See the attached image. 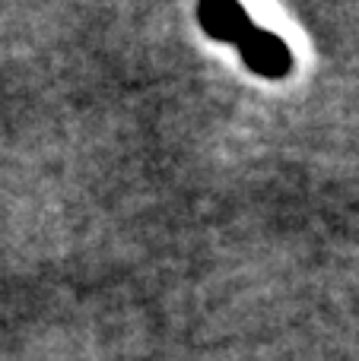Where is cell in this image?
<instances>
[{
	"label": "cell",
	"instance_id": "1",
	"mask_svg": "<svg viewBox=\"0 0 359 361\" xmlns=\"http://www.w3.org/2000/svg\"><path fill=\"white\" fill-rule=\"evenodd\" d=\"M197 23L216 42L239 48V57L252 73L264 80H283L293 70V51L280 35L254 25V19L239 4H213L204 0L197 6Z\"/></svg>",
	"mask_w": 359,
	"mask_h": 361
}]
</instances>
